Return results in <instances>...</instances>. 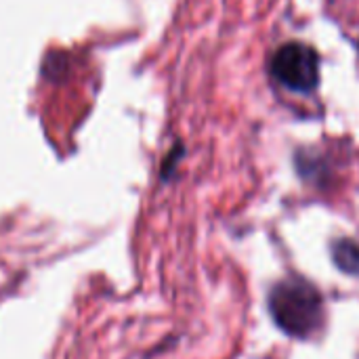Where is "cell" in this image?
Masks as SVG:
<instances>
[{
	"mask_svg": "<svg viewBox=\"0 0 359 359\" xmlns=\"http://www.w3.org/2000/svg\"><path fill=\"white\" fill-rule=\"evenodd\" d=\"M273 322L294 339H309L324 326V301L318 288L301 278L276 284L269 294Z\"/></svg>",
	"mask_w": 359,
	"mask_h": 359,
	"instance_id": "obj_1",
	"label": "cell"
},
{
	"mask_svg": "<svg viewBox=\"0 0 359 359\" xmlns=\"http://www.w3.org/2000/svg\"><path fill=\"white\" fill-rule=\"evenodd\" d=\"M332 257L339 269L359 276V244L353 240H339L332 248Z\"/></svg>",
	"mask_w": 359,
	"mask_h": 359,
	"instance_id": "obj_3",
	"label": "cell"
},
{
	"mask_svg": "<svg viewBox=\"0 0 359 359\" xmlns=\"http://www.w3.org/2000/svg\"><path fill=\"white\" fill-rule=\"evenodd\" d=\"M271 72L286 88L309 93L320 82V57L311 46L290 42L276 53L271 61Z\"/></svg>",
	"mask_w": 359,
	"mask_h": 359,
	"instance_id": "obj_2",
	"label": "cell"
}]
</instances>
